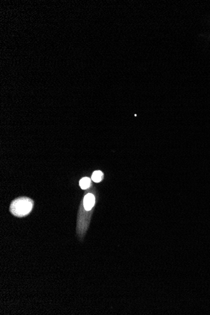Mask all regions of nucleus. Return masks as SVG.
Returning <instances> with one entry per match:
<instances>
[{"mask_svg":"<svg viewBox=\"0 0 210 315\" xmlns=\"http://www.w3.org/2000/svg\"><path fill=\"white\" fill-rule=\"evenodd\" d=\"M33 201L28 198H20L14 199L10 205V211L13 215L23 217L32 211Z\"/></svg>","mask_w":210,"mask_h":315,"instance_id":"f257e3e1","label":"nucleus"},{"mask_svg":"<svg viewBox=\"0 0 210 315\" xmlns=\"http://www.w3.org/2000/svg\"><path fill=\"white\" fill-rule=\"evenodd\" d=\"M103 178V174L100 170H96L93 173L91 179L92 180L95 182H99Z\"/></svg>","mask_w":210,"mask_h":315,"instance_id":"7ed1b4c3","label":"nucleus"},{"mask_svg":"<svg viewBox=\"0 0 210 315\" xmlns=\"http://www.w3.org/2000/svg\"><path fill=\"white\" fill-rule=\"evenodd\" d=\"M79 185L83 189H86L91 186V179L89 177H83L79 181Z\"/></svg>","mask_w":210,"mask_h":315,"instance_id":"20e7f679","label":"nucleus"},{"mask_svg":"<svg viewBox=\"0 0 210 315\" xmlns=\"http://www.w3.org/2000/svg\"><path fill=\"white\" fill-rule=\"evenodd\" d=\"M84 207L86 210L89 211L92 209V207L95 205V198L93 195L89 193L86 195L84 198Z\"/></svg>","mask_w":210,"mask_h":315,"instance_id":"f03ea898","label":"nucleus"}]
</instances>
